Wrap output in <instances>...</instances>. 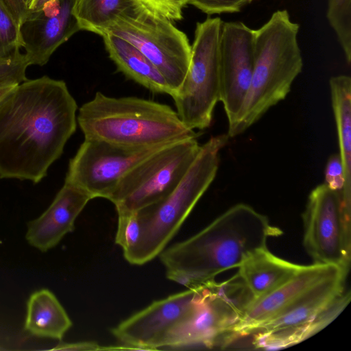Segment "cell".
Returning <instances> with one entry per match:
<instances>
[{"instance_id": "obj_1", "label": "cell", "mask_w": 351, "mask_h": 351, "mask_svg": "<svg viewBox=\"0 0 351 351\" xmlns=\"http://www.w3.org/2000/svg\"><path fill=\"white\" fill-rule=\"evenodd\" d=\"M77 110L63 80L18 84L0 106V178L36 184L45 178L76 130Z\"/></svg>"}, {"instance_id": "obj_2", "label": "cell", "mask_w": 351, "mask_h": 351, "mask_svg": "<svg viewBox=\"0 0 351 351\" xmlns=\"http://www.w3.org/2000/svg\"><path fill=\"white\" fill-rule=\"evenodd\" d=\"M282 230L245 204H238L190 238L165 249L160 258L167 278L188 289L214 281L220 273L239 267L269 238Z\"/></svg>"}, {"instance_id": "obj_3", "label": "cell", "mask_w": 351, "mask_h": 351, "mask_svg": "<svg viewBox=\"0 0 351 351\" xmlns=\"http://www.w3.org/2000/svg\"><path fill=\"white\" fill-rule=\"evenodd\" d=\"M299 25L286 10H277L254 29V64L250 87L228 135L237 136L283 100L303 62L297 36Z\"/></svg>"}, {"instance_id": "obj_4", "label": "cell", "mask_w": 351, "mask_h": 351, "mask_svg": "<svg viewBox=\"0 0 351 351\" xmlns=\"http://www.w3.org/2000/svg\"><path fill=\"white\" fill-rule=\"evenodd\" d=\"M84 138L129 147L169 144L197 137L169 106L136 97H109L98 91L79 109Z\"/></svg>"}, {"instance_id": "obj_5", "label": "cell", "mask_w": 351, "mask_h": 351, "mask_svg": "<svg viewBox=\"0 0 351 351\" xmlns=\"http://www.w3.org/2000/svg\"><path fill=\"white\" fill-rule=\"evenodd\" d=\"M228 134L212 136L200 149L174 189L162 199L138 211L142 234L138 244L123 254L128 263L142 265L165 250L214 180L219 163V151L227 144Z\"/></svg>"}, {"instance_id": "obj_6", "label": "cell", "mask_w": 351, "mask_h": 351, "mask_svg": "<svg viewBox=\"0 0 351 351\" xmlns=\"http://www.w3.org/2000/svg\"><path fill=\"white\" fill-rule=\"evenodd\" d=\"M348 271L318 282L267 322L251 330L254 349L276 350L298 343L315 335L346 308L350 300L345 291Z\"/></svg>"}, {"instance_id": "obj_7", "label": "cell", "mask_w": 351, "mask_h": 351, "mask_svg": "<svg viewBox=\"0 0 351 351\" xmlns=\"http://www.w3.org/2000/svg\"><path fill=\"white\" fill-rule=\"evenodd\" d=\"M252 300L237 274L226 281L218 283L214 280L196 288L191 313L169 333L163 347L226 346L229 335Z\"/></svg>"}, {"instance_id": "obj_8", "label": "cell", "mask_w": 351, "mask_h": 351, "mask_svg": "<svg viewBox=\"0 0 351 351\" xmlns=\"http://www.w3.org/2000/svg\"><path fill=\"white\" fill-rule=\"evenodd\" d=\"M221 25L219 17L197 23L188 71L171 96L179 118L193 130L210 125L219 101Z\"/></svg>"}, {"instance_id": "obj_9", "label": "cell", "mask_w": 351, "mask_h": 351, "mask_svg": "<svg viewBox=\"0 0 351 351\" xmlns=\"http://www.w3.org/2000/svg\"><path fill=\"white\" fill-rule=\"evenodd\" d=\"M201 145L196 137L169 144L134 166L108 200L118 213H134L167 196L180 182Z\"/></svg>"}, {"instance_id": "obj_10", "label": "cell", "mask_w": 351, "mask_h": 351, "mask_svg": "<svg viewBox=\"0 0 351 351\" xmlns=\"http://www.w3.org/2000/svg\"><path fill=\"white\" fill-rule=\"evenodd\" d=\"M107 33L127 40L147 58L165 79L171 96L180 88L189 69L191 45L171 22L132 7L113 22Z\"/></svg>"}, {"instance_id": "obj_11", "label": "cell", "mask_w": 351, "mask_h": 351, "mask_svg": "<svg viewBox=\"0 0 351 351\" xmlns=\"http://www.w3.org/2000/svg\"><path fill=\"white\" fill-rule=\"evenodd\" d=\"M350 208L343 195L321 184L310 193L302 214L303 244L314 264L348 270Z\"/></svg>"}, {"instance_id": "obj_12", "label": "cell", "mask_w": 351, "mask_h": 351, "mask_svg": "<svg viewBox=\"0 0 351 351\" xmlns=\"http://www.w3.org/2000/svg\"><path fill=\"white\" fill-rule=\"evenodd\" d=\"M167 145L129 147L102 140L84 138L69 161L65 181L83 189L92 199H108L119 181L130 170Z\"/></svg>"}, {"instance_id": "obj_13", "label": "cell", "mask_w": 351, "mask_h": 351, "mask_svg": "<svg viewBox=\"0 0 351 351\" xmlns=\"http://www.w3.org/2000/svg\"><path fill=\"white\" fill-rule=\"evenodd\" d=\"M196 289L154 301L112 329L123 343L119 349L157 350L162 348L169 333L191 313Z\"/></svg>"}, {"instance_id": "obj_14", "label": "cell", "mask_w": 351, "mask_h": 351, "mask_svg": "<svg viewBox=\"0 0 351 351\" xmlns=\"http://www.w3.org/2000/svg\"><path fill=\"white\" fill-rule=\"evenodd\" d=\"M219 55V101L230 125L250 85L254 64V29L241 22H222Z\"/></svg>"}, {"instance_id": "obj_15", "label": "cell", "mask_w": 351, "mask_h": 351, "mask_svg": "<svg viewBox=\"0 0 351 351\" xmlns=\"http://www.w3.org/2000/svg\"><path fill=\"white\" fill-rule=\"evenodd\" d=\"M76 0H51L27 12L19 25L21 47L29 65L43 66L53 53L81 30L73 14Z\"/></svg>"}, {"instance_id": "obj_16", "label": "cell", "mask_w": 351, "mask_h": 351, "mask_svg": "<svg viewBox=\"0 0 351 351\" xmlns=\"http://www.w3.org/2000/svg\"><path fill=\"white\" fill-rule=\"evenodd\" d=\"M347 269L326 265H303L295 275L245 308L228 339V344L244 337L251 330L274 317L318 282Z\"/></svg>"}, {"instance_id": "obj_17", "label": "cell", "mask_w": 351, "mask_h": 351, "mask_svg": "<svg viewBox=\"0 0 351 351\" xmlns=\"http://www.w3.org/2000/svg\"><path fill=\"white\" fill-rule=\"evenodd\" d=\"M90 199L85 191L64 181L47 210L28 223L25 234L27 243L43 252L56 247L74 230L77 217Z\"/></svg>"}, {"instance_id": "obj_18", "label": "cell", "mask_w": 351, "mask_h": 351, "mask_svg": "<svg viewBox=\"0 0 351 351\" xmlns=\"http://www.w3.org/2000/svg\"><path fill=\"white\" fill-rule=\"evenodd\" d=\"M302 267L280 258L263 247L245 258L237 274L254 300L285 282Z\"/></svg>"}, {"instance_id": "obj_19", "label": "cell", "mask_w": 351, "mask_h": 351, "mask_svg": "<svg viewBox=\"0 0 351 351\" xmlns=\"http://www.w3.org/2000/svg\"><path fill=\"white\" fill-rule=\"evenodd\" d=\"M101 37L109 57L120 72L152 92L171 96L172 91L165 79L137 48L111 34Z\"/></svg>"}, {"instance_id": "obj_20", "label": "cell", "mask_w": 351, "mask_h": 351, "mask_svg": "<svg viewBox=\"0 0 351 351\" xmlns=\"http://www.w3.org/2000/svg\"><path fill=\"white\" fill-rule=\"evenodd\" d=\"M72 324L66 311L51 291L42 289L29 296L24 328L30 335L61 340Z\"/></svg>"}, {"instance_id": "obj_21", "label": "cell", "mask_w": 351, "mask_h": 351, "mask_svg": "<svg viewBox=\"0 0 351 351\" xmlns=\"http://www.w3.org/2000/svg\"><path fill=\"white\" fill-rule=\"evenodd\" d=\"M331 102L336 123L339 156L343 166L345 186L344 204L350 208L351 201V78L345 75L330 79Z\"/></svg>"}, {"instance_id": "obj_22", "label": "cell", "mask_w": 351, "mask_h": 351, "mask_svg": "<svg viewBox=\"0 0 351 351\" xmlns=\"http://www.w3.org/2000/svg\"><path fill=\"white\" fill-rule=\"evenodd\" d=\"M132 7L130 0H76L73 14L81 30L102 36L120 15Z\"/></svg>"}, {"instance_id": "obj_23", "label": "cell", "mask_w": 351, "mask_h": 351, "mask_svg": "<svg viewBox=\"0 0 351 351\" xmlns=\"http://www.w3.org/2000/svg\"><path fill=\"white\" fill-rule=\"evenodd\" d=\"M327 19L335 32L346 61L351 62V0H328Z\"/></svg>"}, {"instance_id": "obj_24", "label": "cell", "mask_w": 351, "mask_h": 351, "mask_svg": "<svg viewBox=\"0 0 351 351\" xmlns=\"http://www.w3.org/2000/svg\"><path fill=\"white\" fill-rule=\"evenodd\" d=\"M191 0H130L133 8L147 16L170 22L182 19V10Z\"/></svg>"}, {"instance_id": "obj_25", "label": "cell", "mask_w": 351, "mask_h": 351, "mask_svg": "<svg viewBox=\"0 0 351 351\" xmlns=\"http://www.w3.org/2000/svg\"><path fill=\"white\" fill-rule=\"evenodd\" d=\"M21 48L19 25L3 0H0V57L9 56Z\"/></svg>"}, {"instance_id": "obj_26", "label": "cell", "mask_w": 351, "mask_h": 351, "mask_svg": "<svg viewBox=\"0 0 351 351\" xmlns=\"http://www.w3.org/2000/svg\"><path fill=\"white\" fill-rule=\"evenodd\" d=\"M141 234L142 226L136 212L118 213L115 243L122 248L123 254L138 244Z\"/></svg>"}, {"instance_id": "obj_27", "label": "cell", "mask_w": 351, "mask_h": 351, "mask_svg": "<svg viewBox=\"0 0 351 351\" xmlns=\"http://www.w3.org/2000/svg\"><path fill=\"white\" fill-rule=\"evenodd\" d=\"M29 66L20 49L9 56L0 57V86L18 85L27 80L26 70Z\"/></svg>"}, {"instance_id": "obj_28", "label": "cell", "mask_w": 351, "mask_h": 351, "mask_svg": "<svg viewBox=\"0 0 351 351\" xmlns=\"http://www.w3.org/2000/svg\"><path fill=\"white\" fill-rule=\"evenodd\" d=\"M253 0H191L189 4L193 5L208 15L233 13L239 12L241 8Z\"/></svg>"}, {"instance_id": "obj_29", "label": "cell", "mask_w": 351, "mask_h": 351, "mask_svg": "<svg viewBox=\"0 0 351 351\" xmlns=\"http://www.w3.org/2000/svg\"><path fill=\"white\" fill-rule=\"evenodd\" d=\"M325 183L333 191L343 195L345 178L340 156L335 154L330 156L325 170Z\"/></svg>"}, {"instance_id": "obj_30", "label": "cell", "mask_w": 351, "mask_h": 351, "mask_svg": "<svg viewBox=\"0 0 351 351\" xmlns=\"http://www.w3.org/2000/svg\"><path fill=\"white\" fill-rule=\"evenodd\" d=\"M103 347L95 342L83 341L76 343H63L58 344L51 350H102Z\"/></svg>"}, {"instance_id": "obj_31", "label": "cell", "mask_w": 351, "mask_h": 351, "mask_svg": "<svg viewBox=\"0 0 351 351\" xmlns=\"http://www.w3.org/2000/svg\"><path fill=\"white\" fill-rule=\"evenodd\" d=\"M10 12L20 25L27 14V8L23 0H3Z\"/></svg>"}, {"instance_id": "obj_32", "label": "cell", "mask_w": 351, "mask_h": 351, "mask_svg": "<svg viewBox=\"0 0 351 351\" xmlns=\"http://www.w3.org/2000/svg\"><path fill=\"white\" fill-rule=\"evenodd\" d=\"M51 0H30L27 4V12H34L40 10L49 1Z\"/></svg>"}, {"instance_id": "obj_33", "label": "cell", "mask_w": 351, "mask_h": 351, "mask_svg": "<svg viewBox=\"0 0 351 351\" xmlns=\"http://www.w3.org/2000/svg\"><path fill=\"white\" fill-rule=\"evenodd\" d=\"M17 85L0 86V106Z\"/></svg>"}, {"instance_id": "obj_34", "label": "cell", "mask_w": 351, "mask_h": 351, "mask_svg": "<svg viewBox=\"0 0 351 351\" xmlns=\"http://www.w3.org/2000/svg\"><path fill=\"white\" fill-rule=\"evenodd\" d=\"M24 1V3L26 4V5L27 6V4L29 3V2L30 1V0H23Z\"/></svg>"}]
</instances>
